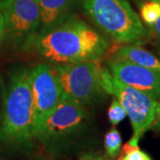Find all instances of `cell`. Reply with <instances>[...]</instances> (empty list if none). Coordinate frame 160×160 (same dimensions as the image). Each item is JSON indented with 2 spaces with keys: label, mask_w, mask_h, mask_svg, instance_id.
Returning <instances> with one entry per match:
<instances>
[{
  "label": "cell",
  "mask_w": 160,
  "mask_h": 160,
  "mask_svg": "<svg viewBox=\"0 0 160 160\" xmlns=\"http://www.w3.org/2000/svg\"><path fill=\"white\" fill-rule=\"evenodd\" d=\"M52 65L100 61L109 43L96 29L75 15L43 34H36L24 46Z\"/></svg>",
  "instance_id": "obj_1"
},
{
  "label": "cell",
  "mask_w": 160,
  "mask_h": 160,
  "mask_svg": "<svg viewBox=\"0 0 160 160\" xmlns=\"http://www.w3.org/2000/svg\"><path fill=\"white\" fill-rule=\"evenodd\" d=\"M37 139L35 109L29 70L12 73L3 96L0 141L12 146H28Z\"/></svg>",
  "instance_id": "obj_2"
},
{
  "label": "cell",
  "mask_w": 160,
  "mask_h": 160,
  "mask_svg": "<svg viewBox=\"0 0 160 160\" xmlns=\"http://www.w3.org/2000/svg\"><path fill=\"white\" fill-rule=\"evenodd\" d=\"M82 1L85 13L116 43L137 45L147 38V29L127 0Z\"/></svg>",
  "instance_id": "obj_3"
},
{
  "label": "cell",
  "mask_w": 160,
  "mask_h": 160,
  "mask_svg": "<svg viewBox=\"0 0 160 160\" xmlns=\"http://www.w3.org/2000/svg\"><path fill=\"white\" fill-rule=\"evenodd\" d=\"M62 98L87 107L108 94L102 84L103 68L100 61L52 65Z\"/></svg>",
  "instance_id": "obj_4"
},
{
  "label": "cell",
  "mask_w": 160,
  "mask_h": 160,
  "mask_svg": "<svg viewBox=\"0 0 160 160\" xmlns=\"http://www.w3.org/2000/svg\"><path fill=\"white\" fill-rule=\"evenodd\" d=\"M102 84L108 94L119 101L129 118L133 129L132 138L140 140L143 133L149 130L158 101L144 92L124 84L106 68H103L102 72Z\"/></svg>",
  "instance_id": "obj_5"
},
{
  "label": "cell",
  "mask_w": 160,
  "mask_h": 160,
  "mask_svg": "<svg viewBox=\"0 0 160 160\" xmlns=\"http://www.w3.org/2000/svg\"><path fill=\"white\" fill-rule=\"evenodd\" d=\"M88 120L86 107L62 98L47 118L37 139L46 146L53 147L82 131Z\"/></svg>",
  "instance_id": "obj_6"
},
{
  "label": "cell",
  "mask_w": 160,
  "mask_h": 160,
  "mask_svg": "<svg viewBox=\"0 0 160 160\" xmlns=\"http://www.w3.org/2000/svg\"><path fill=\"white\" fill-rule=\"evenodd\" d=\"M0 9L5 21V32L15 45L24 48L37 34L40 23L38 0H3Z\"/></svg>",
  "instance_id": "obj_7"
},
{
  "label": "cell",
  "mask_w": 160,
  "mask_h": 160,
  "mask_svg": "<svg viewBox=\"0 0 160 160\" xmlns=\"http://www.w3.org/2000/svg\"><path fill=\"white\" fill-rule=\"evenodd\" d=\"M29 75L38 138L47 118L62 100V92L52 66L38 63L29 70Z\"/></svg>",
  "instance_id": "obj_8"
},
{
  "label": "cell",
  "mask_w": 160,
  "mask_h": 160,
  "mask_svg": "<svg viewBox=\"0 0 160 160\" xmlns=\"http://www.w3.org/2000/svg\"><path fill=\"white\" fill-rule=\"evenodd\" d=\"M106 69L127 86L160 100V73L133 63L109 60Z\"/></svg>",
  "instance_id": "obj_9"
},
{
  "label": "cell",
  "mask_w": 160,
  "mask_h": 160,
  "mask_svg": "<svg viewBox=\"0 0 160 160\" xmlns=\"http://www.w3.org/2000/svg\"><path fill=\"white\" fill-rule=\"evenodd\" d=\"M79 0H38L40 23L37 34L53 29L74 15Z\"/></svg>",
  "instance_id": "obj_10"
},
{
  "label": "cell",
  "mask_w": 160,
  "mask_h": 160,
  "mask_svg": "<svg viewBox=\"0 0 160 160\" xmlns=\"http://www.w3.org/2000/svg\"><path fill=\"white\" fill-rule=\"evenodd\" d=\"M109 60L128 62L160 73L159 58L135 44H125L116 47Z\"/></svg>",
  "instance_id": "obj_11"
},
{
  "label": "cell",
  "mask_w": 160,
  "mask_h": 160,
  "mask_svg": "<svg viewBox=\"0 0 160 160\" xmlns=\"http://www.w3.org/2000/svg\"><path fill=\"white\" fill-rule=\"evenodd\" d=\"M138 143L139 140L131 138L120 150L118 160H152L149 154L139 148Z\"/></svg>",
  "instance_id": "obj_12"
},
{
  "label": "cell",
  "mask_w": 160,
  "mask_h": 160,
  "mask_svg": "<svg viewBox=\"0 0 160 160\" xmlns=\"http://www.w3.org/2000/svg\"><path fill=\"white\" fill-rule=\"evenodd\" d=\"M104 145L106 153L109 158H114L119 155L122 148V138L119 132L116 128H112L107 132V134L105 135Z\"/></svg>",
  "instance_id": "obj_13"
},
{
  "label": "cell",
  "mask_w": 160,
  "mask_h": 160,
  "mask_svg": "<svg viewBox=\"0 0 160 160\" xmlns=\"http://www.w3.org/2000/svg\"><path fill=\"white\" fill-rule=\"evenodd\" d=\"M141 17L148 26L153 25L160 18V5L148 0L141 7Z\"/></svg>",
  "instance_id": "obj_14"
},
{
  "label": "cell",
  "mask_w": 160,
  "mask_h": 160,
  "mask_svg": "<svg viewBox=\"0 0 160 160\" xmlns=\"http://www.w3.org/2000/svg\"><path fill=\"white\" fill-rule=\"evenodd\" d=\"M126 117V112L123 109L121 103L116 97L113 96L111 104L108 110V118L112 126L118 125L122 120Z\"/></svg>",
  "instance_id": "obj_15"
},
{
  "label": "cell",
  "mask_w": 160,
  "mask_h": 160,
  "mask_svg": "<svg viewBox=\"0 0 160 160\" xmlns=\"http://www.w3.org/2000/svg\"><path fill=\"white\" fill-rule=\"evenodd\" d=\"M147 38H150L154 44L160 49V18L147 28Z\"/></svg>",
  "instance_id": "obj_16"
},
{
  "label": "cell",
  "mask_w": 160,
  "mask_h": 160,
  "mask_svg": "<svg viewBox=\"0 0 160 160\" xmlns=\"http://www.w3.org/2000/svg\"><path fill=\"white\" fill-rule=\"evenodd\" d=\"M149 129L160 132V100H158V104H157L154 119H153L152 123H151V126L149 127Z\"/></svg>",
  "instance_id": "obj_17"
},
{
  "label": "cell",
  "mask_w": 160,
  "mask_h": 160,
  "mask_svg": "<svg viewBox=\"0 0 160 160\" xmlns=\"http://www.w3.org/2000/svg\"><path fill=\"white\" fill-rule=\"evenodd\" d=\"M79 160H109L105 158H103L102 156H100L97 154H93V153H85L79 158Z\"/></svg>",
  "instance_id": "obj_18"
},
{
  "label": "cell",
  "mask_w": 160,
  "mask_h": 160,
  "mask_svg": "<svg viewBox=\"0 0 160 160\" xmlns=\"http://www.w3.org/2000/svg\"><path fill=\"white\" fill-rule=\"evenodd\" d=\"M4 33H5V21H4V16H3L2 11L0 10V43L3 38Z\"/></svg>",
  "instance_id": "obj_19"
},
{
  "label": "cell",
  "mask_w": 160,
  "mask_h": 160,
  "mask_svg": "<svg viewBox=\"0 0 160 160\" xmlns=\"http://www.w3.org/2000/svg\"><path fill=\"white\" fill-rule=\"evenodd\" d=\"M149 1H154V2H158L160 5V0H149Z\"/></svg>",
  "instance_id": "obj_20"
},
{
  "label": "cell",
  "mask_w": 160,
  "mask_h": 160,
  "mask_svg": "<svg viewBox=\"0 0 160 160\" xmlns=\"http://www.w3.org/2000/svg\"><path fill=\"white\" fill-rule=\"evenodd\" d=\"M1 81H2V78H1V76H0V83H1Z\"/></svg>",
  "instance_id": "obj_21"
}]
</instances>
